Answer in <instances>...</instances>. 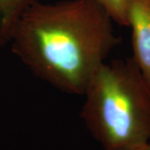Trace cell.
I'll list each match as a JSON object with an SVG mask.
<instances>
[{
    "instance_id": "cell-1",
    "label": "cell",
    "mask_w": 150,
    "mask_h": 150,
    "mask_svg": "<svg viewBox=\"0 0 150 150\" xmlns=\"http://www.w3.org/2000/svg\"><path fill=\"white\" fill-rule=\"evenodd\" d=\"M112 23L95 0H36L18 18L9 39L13 51L37 77L83 95L119 42Z\"/></svg>"
},
{
    "instance_id": "cell-2",
    "label": "cell",
    "mask_w": 150,
    "mask_h": 150,
    "mask_svg": "<svg viewBox=\"0 0 150 150\" xmlns=\"http://www.w3.org/2000/svg\"><path fill=\"white\" fill-rule=\"evenodd\" d=\"M83 95L80 117L103 149L150 144V84L133 59L104 62Z\"/></svg>"
},
{
    "instance_id": "cell-3",
    "label": "cell",
    "mask_w": 150,
    "mask_h": 150,
    "mask_svg": "<svg viewBox=\"0 0 150 150\" xmlns=\"http://www.w3.org/2000/svg\"><path fill=\"white\" fill-rule=\"evenodd\" d=\"M127 20L132 31L133 60L150 84V0H129Z\"/></svg>"
},
{
    "instance_id": "cell-4",
    "label": "cell",
    "mask_w": 150,
    "mask_h": 150,
    "mask_svg": "<svg viewBox=\"0 0 150 150\" xmlns=\"http://www.w3.org/2000/svg\"><path fill=\"white\" fill-rule=\"evenodd\" d=\"M36 0H0V38L8 39L21 14Z\"/></svg>"
},
{
    "instance_id": "cell-5",
    "label": "cell",
    "mask_w": 150,
    "mask_h": 150,
    "mask_svg": "<svg viewBox=\"0 0 150 150\" xmlns=\"http://www.w3.org/2000/svg\"><path fill=\"white\" fill-rule=\"evenodd\" d=\"M111 17L113 22L128 26L127 10L129 0H95Z\"/></svg>"
},
{
    "instance_id": "cell-6",
    "label": "cell",
    "mask_w": 150,
    "mask_h": 150,
    "mask_svg": "<svg viewBox=\"0 0 150 150\" xmlns=\"http://www.w3.org/2000/svg\"><path fill=\"white\" fill-rule=\"evenodd\" d=\"M133 150H150V144H148L139 147V148H137V149H134Z\"/></svg>"
}]
</instances>
